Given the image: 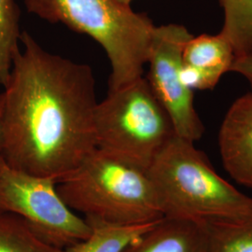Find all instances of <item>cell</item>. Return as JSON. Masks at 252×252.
<instances>
[{"mask_svg": "<svg viewBox=\"0 0 252 252\" xmlns=\"http://www.w3.org/2000/svg\"><path fill=\"white\" fill-rule=\"evenodd\" d=\"M223 9L220 33L233 46L235 57L252 54V0H220Z\"/></svg>", "mask_w": 252, "mask_h": 252, "instance_id": "12", "label": "cell"}, {"mask_svg": "<svg viewBox=\"0 0 252 252\" xmlns=\"http://www.w3.org/2000/svg\"><path fill=\"white\" fill-rule=\"evenodd\" d=\"M29 13L90 36L111 66L108 89L143 77L155 26L119 0H24Z\"/></svg>", "mask_w": 252, "mask_h": 252, "instance_id": "3", "label": "cell"}, {"mask_svg": "<svg viewBox=\"0 0 252 252\" xmlns=\"http://www.w3.org/2000/svg\"><path fill=\"white\" fill-rule=\"evenodd\" d=\"M147 172L163 218L197 223L252 219V198L223 180L194 143L179 135Z\"/></svg>", "mask_w": 252, "mask_h": 252, "instance_id": "2", "label": "cell"}, {"mask_svg": "<svg viewBox=\"0 0 252 252\" xmlns=\"http://www.w3.org/2000/svg\"><path fill=\"white\" fill-rule=\"evenodd\" d=\"M2 106H3V95L0 93V138H1V117H2Z\"/></svg>", "mask_w": 252, "mask_h": 252, "instance_id": "17", "label": "cell"}, {"mask_svg": "<svg viewBox=\"0 0 252 252\" xmlns=\"http://www.w3.org/2000/svg\"><path fill=\"white\" fill-rule=\"evenodd\" d=\"M201 224L206 234V252H252V219Z\"/></svg>", "mask_w": 252, "mask_h": 252, "instance_id": "13", "label": "cell"}, {"mask_svg": "<svg viewBox=\"0 0 252 252\" xmlns=\"http://www.w3.org/2000/svg\"><path fill=\"white\" fill-rule=\"evenodd\" d=\"M3 86L0 156L10 167L59 182L96 149L94 74L21 35Z\"/></svg>", "mask_w": 252, "mask_h": 252, "instance_id": "1", "label": "cell"}, {"mask_svg": "<svg viewBox=\"0 0 252 252\" xmlns=\"http://www.w3.org/2000/svg\"><path fill=\"white\" fill-rule=\"evenodd\" d=\"M123 252H206L201 223L163 218Z\"/></svg>", "mask_w": 252, "mask_h": 252, "instance_id": "9", "label": "cell"}, {"mask_svg": "<svg viewBox=\"0 0 252 252\" xmlns=\"http://www.w3.org/2000/svg\"><path fill=\"white\" fill-rule=\"evenodd\" d=\"M233 46L221 33L192 36L183 50V63L197 68L218 81L230 71L234 62Z\"/></svg>", "mask_w": 252, "mask_h": 252, "instance_id": "10", "label": "cell"}, {"mask_svg": "<svg viewBox=\"0 0 252 252\" xmlns=\"http://www.w3.org/2000/svg\"><path fill=\"white\" fill-rule=\"evenodd\" d=\"M96 149L148 170L176 135L171 118L146 78L116 89L97 103Z\"/></svg>", "mask_w": 252, "mask_h": 252, "instance_id": "5", "label": "cell"}, {"mask_svg": "<svg viewBox=\"0 0 252 252\" xmlns=\"http://www.w3.org/2000/svg\"><path fill=\"white\" fill-rule=\"evenodd\" d=\"M230 71L241 74L251 83L252 88V54L235 57Z\"/></svg>", "mask_w": 252, "mask_h": 252, "instance_id": "16", "label": "cell"}, {"mask_svg": "<svg viewBox=\"0 0 252 252\" xmlns=\"http://www.w3.org/2000/svg\"><path fill=\"white\" fill-rule=\"evenodd\" d=\"M56 188L86 220L137 225L163 219L148 172L95 149Z\"/></svg>", "mask_w": 252, "mask_h": 252, "instance_id": "4", "label": "cell"}, {"mask_svg": "<svg viewBox=\"0 0 252 252\" xmlns=\"http://www.w3.org/2000/svg\"><path fill=\"white\" fill-rule=\"evenodd\" d=\"M20 9L15 0H0V85L8 81L15 55L20 50L22 31Z\"/></svg>", "mask_w": 252, "mask_h": 252, "instance_id": "15", "label": "cell"}, {"mask_svg": "<svg viewBox=\"0 0 252 252\" xmlns=\"http://www.w3.org/2000/svg\"><path fill=\"white\" fill-rule=\"evenodd\" d=\"M56 183L14 169L0 156V209L22 218L45 243L62 250L86 239L92 227L63 202Z\"/></svg>", "mask_w": 252, "mask_h": 252, "instance_id": "6", "label": "cell"}, {"mask_svg": "<svg viewBox=\"0 0 252 252\" xmlns=\"http://www.w3.org/2000/svg\"><path fill=\"white\" fill-rule=\"evenodd\" d=\"M20 217L0 209V252H57Z\"/></svg>", "mask_w": 252, "mask_h": 252, "instance_id": "14", "label": "cell"}, {"mask_svg": "<svg viewBox=\"0 0 252 252\" xmlns=\"http://www.w3.org/2000/svg\"><path fill=\"white\" fill-rule=\"evenodd\" d=\"M192 36L178 24L154 27L146 79L171 118L176 135L194 143L203 136L205 127L194 108L193 91L181 80L183 50Z\"/></svg>", "mask_w": 252, "mask_h": 252, "instance_id": "7", "label": "cell"}, {"mask_svg": "<svg viewBox=\"0 0 252 252\" xmlns=\"http://www.w3.org/2000/svg\"><path fill=\"white\" fill-rule=\"evenodd\" d=\"M219 147L228 174L252 189V92L235 100L220 129Z\"/></svg>", "mask_w": 252, "mask_h": 252, "instance_id": "8", "label": "cell"}, {"mask_svg": "<svg viewBox=\"0 0 252 252\" xmlns=\"http://www.w3.org/2000/svg\"><path fill=\"white\" fill-rule=\"evenodd\" d=\"M119 1H121L122 3L126 4V5H131V3H132L133 0H119Z\"/></svg>", "mask_w": 252, "mask_h": 252, "instance_id": "18", "label": "cell"}, {"mask_svg": "<svg viewBox=\"0 0 252 252\" xmlns=\"http://www.w3.org/2000/svg\"><path fill=\"white\" fill-rule=\"evenodd\" d=\"M86 220L92 227L90 235L84 240L58 250L57 252H123L161 220L137 225H118L98 220Z\"/></svg>", "mask_w": 252, "mask_h": 252, "instance_id": "11", "label": "cell"}]
</instances>
